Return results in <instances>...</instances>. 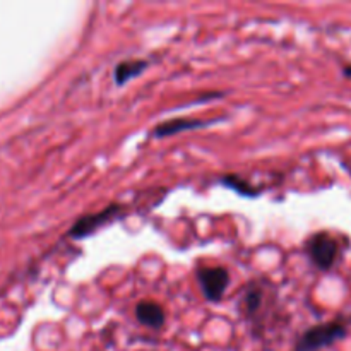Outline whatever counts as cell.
I'll use <instances>...</instances> for the list:
<instances>
[{
  "label": "cell",
  "instance_id": "5b68a950",
  "mask_svg": "<svg viewBox=\"0 0 351 351\" xmlns=\"http://www.w3.org/2000/svg\"><path fill=\"white\" fill-rule=\"evenodd\" d=\"M209 125L208 122L199 119H173V120H167V122H161L160 125L154 127L153 136L154 137H170L173 134H180L185 132V130H194V129H201V127Z\"/></svg>",
  "mask_w": 351,
  "mask_h": 351
},
{
  "label": "cell",
  "instance_id": "30bf717a",
  "mask_svg": "<svg viewBox=\"0 0 351 351\" xmlns=\"http://www.w3.org/2000/svg\"><path fill=\"white\" fill-rule=\"evenodd\" d=\"M345 75L351 77V65H346V67H345Z\"/></svg>",
  "mask_w": 351,
  "mask_h": 351
},
{
  "label": "cell",
  "instance_id": "52a82bcc",
  "mask_svg": "<svg viewBox=\"0 0 351 351\" xmlns=\"http://www.w3.org/2000/svg\"><path fill=\"white\" fill-rule=\"evenodd\" d=\"M147 69V60H141V58H132V60H123L120 62L115 67V72H113V77H115V82L119 86L125 84L130 79L137 77V75L143 74Z\"/></svg>",
  "mask_w": 351,
  "mask_h": 351
},
{
  "label": "cell",
  "instance_id": "7a4b0ae2",
  "mask_svg": "<svg viewBox=\"0 0 351 351\" xmlns=\"http://www.w3.org/2000/svg\"><path fill=\"white\" fill-rule=\"evenodd\" d=\"M338 242L329 233H315L307 243V252L314 266L321 271L331 269L338 257Z\"/></svg>",
  "mask_w": 351,
  "mask_h": 351
},
{
  "label": "cell",
  "instance_id": "277c9868",
  "mask_svg": "<svg viewBox=\"0 0 351 351\" xmlns=\"http://www.w3.org/2000/svg\"><path fill=\"white\" fill-rule=\"evenodd\" d=\"M119 213L120 206L113 204L110 206V208L103 209V211L96 213V215L84 216V218L77 219V221L74 223V226L69 230V237H72V239H84V237H89L93 232H96V230L101 228L103 225L112 221Z\"/></svg>",
  "mask_w": 351,
  "mask_h": 351
},
{
  "label": "cell",
  "instance_id": "3957f363",
  "mask_svg": "<svg viewBox=\"0 0 351 351\" xmlns=\"http://www.w3.org/2000/svg\"><path fill=\"white\" fill-rule=\"evenodd\" d=\"M197 280L202 293L209 302H219L230 285V274L225 267H201L197 271Z\"/></svg>",
  "mask_w": 351,
  "mask_h": 351
},
{
  "label": "cell",
  "instance_id": "6da1fadb",
  "mask_svg": "<svg viewBox=\"0 0 351 351\" xmlns=\"http://www.w3.org/2000/svg\"><path fill=\"white\" fill-rule=\"evenodd\" d=\"M346 322L343 319L319 324L305 331L298 338L295 351H321L322 348H328L338 339H343L346 336Z\"/></svg>",
  "mask_w": 351,
  "mask_h": 351
},
{
  "label": "cell",
  "instance_id": "ba28073f",
  "mask_svg": "<svg viewBox=\"0 0 351 351\" xmlns=\"http://www.w3.org/2000/svg\"><path fill=\"white\" fill-rule=\"evenodd\" d=\"M261 304H263V290L259 287H250L242 298L243 314L250 317L259 311Z\"/></svg>",
  "mask_w": 351,
  "mask_h": 351
},
{
  "label": "cell",
  "instance_id": "8992f818",
  "mask_svg": "<svg viewBox=\"0 0 351 351\" xmlns=\"http://www.w3.org/2000/svg\"><path fill=\"white\" fill-rule=\"evenodd\" d=\"M136 317L143 326L151 329H160L165 324V311L160 304L154 302H141L136 307Z\"/></svg>",
  "mask_w": 351,
  "mask_h": 351
},
{
  "label": "cell",
  "instance_id": "9c48e42d",
  "mask_svg": "<svg viewBox=\"0 0 351 351\" xmlns=\"http://www.w3.org/2000/svg\"><path fill=\"white\" fill-rule=\"evenodd\" d=\"M221 184L226 185V187L233 189V191L239 192V194L247 195V197H256L257 195V191L252 187V185L243 182L242 178L235 177V175H226V177H223Z\"/></svg>",
  "mask_w": 351,
  "mask_h": 351
}]
</instances>
